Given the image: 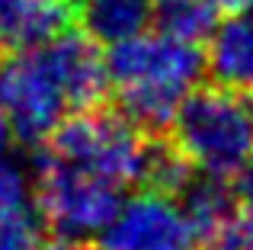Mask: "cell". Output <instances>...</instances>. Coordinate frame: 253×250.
<instances>
[{
	"label": "cell",
	"instance_id": "obj_3",
	"mask_svg": "<svg viewBox=\"0 0 253 250\" xmlns=\"http://www.w3.org/2000/svg\"><path fill=\"white\" fill-rule=\"evenodd\" d=\"M151 135H144L138 125H131L119 109L93 106L71 113L58 125L39 151L84 167L116 186H131L144 180Z\"/></svg>",
	"mask_w": 253,
	"mask_h": 250
},
{
	"label": "cell",
	"instance_id": "obj_13",
	"mask_svg": "<svg viewBox=\"0 0 253 250\" xmlns=\"http://www.w3.org/2000/svg\"><path fill=\"white\" fill-rule=\"evenodd\" d=\"M29 189H32V180L26 173L23 161L10 148V141H0V206H19V202H26Z\"/></svg>",
	"mask_w": 253,
	"mask_h": 250
},
{
	"label": "cell",
	"instance_id": "obj_4",
	"mask_svg": "<svg viewBox=\"0 0 253 250\" xmlns=\"http://www.w3.org/2000/svg\"><path fill=\"white\" fill-rule=\"evenodd\" d=\"M36 212L61 241H86L99 234L122 206V186L39 151L36 154Z\"/></svg>",
	"mask_w": 253,
	"mask_h": 250
},
{
	"label": "cell",
	"instance_id": "obj_7",
	"mask_svg": "<svg viewBox=\"0 0 253 250\" xmlns=\"http://www.w3.org/2000/svg\"><path fill=\"white\" fill-rule=\"evenodd\" d=\"M77 23V0H0V58L45 45Z\"/></svg>",
	"mask_w": 253,
	"mask_h": 250
},
{
	"label": "cell",
	"instance_id": "obj_9",
	"mask_svg": "<svg viewBox=\"0 0 253 250\" xmlns=\"http://www.w3.org/2000/svg\"><path fill=\"white\" fill-rule=\"evenodd\" d=\"M209 39L205 71H211L221 87L253 93V13H234L215 26Z\"/></svg>",
	"mask_w": 253,
	"mask_h": 250
},
{
	"label": "cell",
	"instance_id": "obj_8",
	"mask_svg": "<svg viewBox=\"0 0 253 250\" xmlns=\"http://www.w3.org/2000/svg\"><path fill=\"white\" fill-rule=\"evenodd\" d=\"M173 199L179 202L186 221H189L196 241L211 244V241H221L228 234L231 221H234L237 208V193L228 186L224 176H211V173H192L186 180V186L179 189Z\"/></svg>",
	"mask_w": 253,
	"mask_h": 250
},
{
	"label": "cell",
	"instance_id": "obj_18",
	"mask_svg": "<svg viewBox=\"0 0 253 250\" xmlns=\"http://www.w3.org/2000/svg\"><path fill=\"white\" fill-rule=\"evenodd\" d=\"M250 6H253V3H250Z\"/></svg>",
	"mask_w": 253,
	"mask_h": 250
},
{
	"label": "cell",
	"instance_id": "obj_14",
	"mask_svg": "<svg viewBox=\"0 0 253 250\" xmlns=\"http://www.w3.org/2000/svg\"><path fill=\"white\" fill-rule=\"evenodd\" d=\"M234 193H237V202H241L244 208H253V157L244 164L241 170H237V186H234Z\"/></svg>",
	"mask_w": 253,
	"mask_h": 250
},
{
	"label": "cell",
	"instance_id": "obj_17",
	"mask_svg": "<svg viewBox=\"0 0 253 250\" xmlns=\"http://www.w3.org/2000/svg\"><path fill=\"white\" fill-rule=\"evenodd\" d=\"M205 250H241V247L228 244V241H211V244H205Z\"/></svg>",
	"mask_w": 253,
	"mask_h": 250
},
{
	"label": "cell",
	"instance_id": "obj_11",
	"mask_svg": "<svg viewBox=\"0 0 253 250\" xmlns=\"http://www.w3.org/2000/svg\"><path fill=\"white\" fill-rule=\"evenodd\" d=\"M151 23L164 36L199 45L215 32L218 16L209 0H151Z\"/></svg>",
	"mask_w": 253,
	"mask_h": 250
},
{
	"label": "cell",
	"instance_id": "obj_12",
	"mask_svg": "<svg viewBox=\"0 0 253 250\" xmlns=\"http://www.w3.org/2000/svg\"><path fill=\"white\" fill-rule=\"evenodd\" d=\"M0 250H48L39 212L19 206H0Z\"/></svg>",
	"mask_w": 253,
	"mask_h": 250
},
{
	"label": "cell",
	"instance_id": "obj_16",
	"mask_svg": "<svg viewBox=\"0 0 253 250\" xmlns=\"http://www.w3.org/2000/svg\"><path fill=\"white\" fill-rule=\"evenodd\" d=\"M48 250H99V247L86 244V241H61L58 247H48Z\"/></svg>",
	"mask_w": 253,
	"mask_h": 250
},
{
	"label": "cell",
	"instance_id": "obj_6",
	"mask_svg": "<svg viewBox=\"0 0 253 250\" xmlns=\"http://www.w3.org/2000/svg\"><path fill=\"white\" fill-rule=\"evenodd\" d=\"M196 234L173 196L144 189L99 231V250H192Z\"/></svg>",
	"mask_w": 253,
	"mask_h": 250
},
{
	"label": "cell",
	"instance_id": "obj_1",
	"mask_svg": "<svg viewBox=\"0 0 253 250\" xmlns=\"http://www.w3.org/2000/svg\"><path fill=\"white\" fill-rule=\"evenodd\" d=\"M109 87L119 113L144 135H167L179 103L205 74L199 45L179 42L164 32H138L112 42L106 55Z\"/></svg>",
	"mask_w": 253,
	"mask_h": 250
},
{
	"label": "cell",
	"instance_id": "obj_5",
	"mask_svg": "<svg viewBox=\"0 0 253 250\" xmlns=\"http://www.w3.org/2000/svg\"><path fill=\"white\" fill-rule=\"evenodd\" d=\"M0 106L10 135L26 148H39L74 113L42 45L0 58Z\"/></svg>",
	"mask_w": 253,
	"mask_h": 250
},
{
	"label": "cell",
	"instance_id": "obj_10",
	"mask_svg": "<svg viewBox=\"0 0 253 250\" xmlns=\"http://www.w3.org/2000/svg\"><path fill=\"white\" fill-rule=\"evenodd\" d=\"M81 26L96 42H122L151 23V0H77Z\"/></svg>",
	"mask_w": 253,
	"mask_h": 250
},
{
	"label": "cell",
	"instance_id": "obj_2",
	"mask_svg": "<svg viewBox=\"0 0 253 250\" xmlns=\"http://www.w3.org/2000/svg\"><path fill=\"white\" fill-rule=\"evenodd\" d=\"M170 141L199 173L237 176L253 157V93L192 87L170 122Z\"/></svg>",
	"mask_w": 253,
	"mask_h": 250
},
{
	"label": "cell",
	"instance_id": "obj_15",
	"mask_svg": "<svg viewBox=\"0 0 253 250\" xmlns=\"http://www.w3.org/2000/svg\"><path fill=\"white\" fill-rule=\"evenodd\" d=\"M215 10H228V13H241V10H247V6L253 3V0H209Z\"/></svg>",
	"mask_w": 253,
	"mask_h": 250
}]
</instances>
